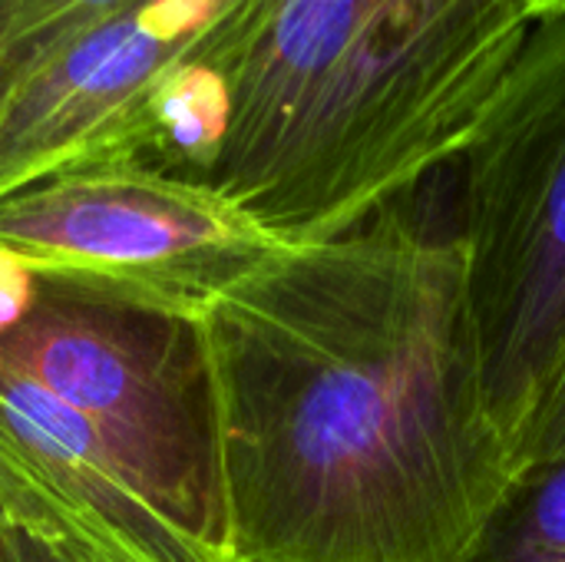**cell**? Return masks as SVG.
<instances>
[{"label":"cell","instance_id":"cell-1","mask_svg":"<svg viewBox=\"0 0 565 562\" xmlns=\"http://www.w3.org/2000/svg\"><path fill=\"white\" fill-rule=\"evenodd\" d=\"M202 325L232 562H467L520 467L450 162L338 235L278 245Z\"/></svg>","mask_w":565,"mask_h":562},{"label":"cell","instance_id":"cell-2","mask_svg":"<svg viewBox=\"0 0 565 562\" xmlns=\"http://www.w3.org/2000/svg\"><path fill=\"white\" fill-rule=\"evenodd\" d=\"M530 20V0H232L209 189L281 245L344 232L467 146Z\"/></svg>","mask_w":565,"mask_h":562},{"label":"cell","instance_id":"cell-3","mask_svg":"<svg viewBox=\"0 0 565 562\" xmlns=\"http://www.w3.org/2000/svg\"><path fill=\"white\" fill-rule=\"evenodd\" d=\"M450 176L487 388L516 457L565 351V7L533 13Z\"/></svg>","mask_w":565,"mask_h":562},{"label":"cell","instance_id":"cell-4","mask_svg":"<svg viewBox=\"0 0 565 562\" xmlns=\"http://www.w3.org/2000/svg\"><path fill=\"white\" fill-rule=\"evenodd\" d=\"M0 351L73 407L199 550L232 562L218 397L199 315L36 278L30 311Z\"/></svg>","mask_w":565,"mask_h":562},{"label":"cell","instance_id":"cell-5","mask_svg":"<svg viewBox=\"0 0 565 562\" xmlns=\"http://www.w3.org/2000/svg\"><path fill=\"white\" fill-rule=\"evenodd\" d=\"M278 245L212 189L126 159H83L0 195V248L36 278L199 318Z\"/></svg>","mask_w":565,"mask_h":562},{"label":"cell","instance_id":"cell-6","mask_svg":"<svg viewBox=\"0 0 565 562\" xmlns=\"http://www.w3.org/2000/svg\"><path fill=\"white\" fill-rule=\"evenodd\" d=\"M0 520L33 562H218L159 513L73 407L3 351Z\"/></svg>","mask_w":565,"mask_h":562},{"label":"cell","instance_id":"cell-7","mask_svg":"<svg viewBox=\"0 0 565 562\" xmlns=\"http://www.w3.org/2000/svg\"><path fill=\"white\" fill-rule=\"evenodd\" d=\"M232 0H129L0 93V195L113 146Z\"/></svg>","mask_w":565,"mask_h":562},{"label":"cell","instance_id":"cell-8","mask_svg":"<svg viewBox=\"0 0 565 562\" xmlns=\"http://www.w3.org/2000/svg\"><path fill=\"white\" fill-rule=\"evenodd\" d=\"M209 33L212 26L166 70L113 146L93 159H126L149 172L209 189L228 132V83Z\"/></svg>","mask_w":565,"mask_h":562},{"label":"cell","instance_id":"cell-9","mask_svg":"<svg viewBox=\"0 0 565 562\" xmlns=\"http://www.w3.org/2000/svg\"><path fill=\"white\" fill-rule=\"evenodd\" d=\"M467 562H565V457L520 470Z\"/></svg>","mask_w":565,"mask_h":562},{"label":"cell","instance_id":"cell-10","mask_svg":"<svg viewBox=\"0 0 565 562\" xmlns=\"http://www.w3.org/2000/svg\"><path fill=\"white\" fill-rule=\"evenodd\" d=\"M129 0H0L3 7V70L0 93L56 53L76 33L106 20Z\"/></svg>","mask_w":565,"mask_h":562},{"label":"cell","instance_id":"cell-11","mask_svg":"<svg viewBox=\"0 0 565 562\" xmlns=\"http://www.w3.org/2000/svg\"><path fill=\"white\" fill-rule=\"evenodd\" d=\"M565 457V351L536 404L530 414L520 441H516V464L520 470L533 464H550Z\"/></svg>","mask_w":565,"mask_h":562},{"label":"cell","instance_id":"cell-12","mask_svg":"<svg viewBox=\"0 0 565 562\" xmlns=\"http://www.w3.org/2000/svg\"><path fill=\"white\" fill-rule=\"evenodd\" d=\"M36 295V275L0 248V338L20 328Z\"/></svg>","mask_w":565,"mask_h":562},{"label":"cell","instance_id":"cell-13","mask_svg":"<svg viewBox=\"0 0 565 562\" xmlns=\"http://www.w3.org/2000/svg\"><path fill=\"white\" fill-rule=\"evenodd\" d=\"M0 562H33L30 553L13 540V533L3 527V520H0Z\"/></svg>","mask_w":565,"mask_h":562},{"label":"cell","instance_id":"cell-14","mask_svg":"<svg viewBox=\"0 0 565 562\" xmlns=\"http://www.w3.org/2000/svg\"><path fill=\"white\" fill-rule=\"evenodd\" d=\"M533 13H543V10H556V7H565V0H530Z\"/></svg>","mask_w":565,"mask_h":562},{"label":"cell","instance_id":"cell-15","mask_svg":"<svg viewBox=\"0 0 565 562\" xmlns=\"http://www.w3.org/2000/svg\"><path fill=\"white\" fill-rule=\"evenodd\" d=\"M0 70H3V7H0Z\"/></svg>","mask_w":565,"mask_h":562}]
</instances>
